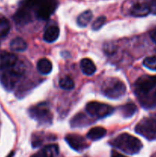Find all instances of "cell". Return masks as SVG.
<instances>
[{
  "instance_id": "9a60e30c",
  "label": "cell",
  "mask_w": 156,
  "mask_h": 157,
  "mask_svg": "<svg viewBox=\"0 0 156 157\" xmlns=\"http://www.w3.org/2000/svg\"><path fill=\"white\" fill-rule=\"evenodd\" d=\"M59 154V148L56 144L47 145L41 151L42 157H57Z\"/></svg>"
},
{
  "instance_id": "277c9868",
  "label": "cell",
  "mask_w": 156,
  "mask_h": 157,
  "mask_svg": "<svg viewBox=\"0 0 156 157\" xmlns=\"http://www.w3.org/2000/svg\"><path fill=\"white\" fill-rule=\"evenodd\" d=\"M113 147L129 155L139 153L142 148V144L138 138L124 133L116 136L110 143Z\"/></svg>"
},
{
  "instance_id": "ac0fdd59",
  "label": "cell",
  "mask_w": 156,
  "mask_h": 157,
  "mask_svg": "<svg viewBox=\"0 0 156 157\" xmlns=\"http://www.w3.org/2000/svg\"><path fill=\"white\" fill-rule=\"evenodd\" d=\"M137 110V107L134 104H127L125 105L122 106V107L119 108V110L121 112V114L125 118L131 117L132 115H134V113L136 112Z\"/></svg>"
},
{
  "instance_id": "7402d4cb",
  "label": "cell",
  "mask_w": 156,
  "mask_h": 157,
  "mask_svg": "<svg viewBox=\"0 0 156 157\" xmlns=\"http://www.w3.org/2000/svg\"><path fill=\"white\" fill-rule=\"evenodd\" d=\"M106 18L105 16H99L93 21V25H92V29L93 30H99L102 26L105 24Z\"/></svg>"
},
{
  "instance_id": "8992f818",
  "label": "cell",
  "mask_w": 156,
  "mask_h": 157,
  "mask_svg": "<svg viewBox=\"0 0 156 157\" xmlns=\"http://www.w3.org/2000/svg\"><path fill=\"white\" fill-rule=\"evenodd\" d=\"M29 115L32 119L42 125H49L53 121V114L47 103H40L28 110Z\"/></svg>"
},
{
  "instance_id": "5bb4252c",
  "label": "cell",
  "mask_w": 156,
  "mask_h": 157,
  "mask_svg": "<svg viewBox=\"0 0 156 157\" xmlns=\"http://www.w3.org/2000/svg\"><path fill=\"white\" fill-rule=\"evenodd\" d=\"M106 130L104 129L103 127H96L92 128L90 131L87 133V138L93 141L99 140L102 139V137L106 136Z\"/></svg>"
},
{
  "instance_id": "cb8c5ba5",
  "label": "cell",
  "mask_w": 156,
  "mask_h": 157,
  "mask_svg": "<svg viewBox=\"0 0 156 157\" xmlns=\"http://www.w3.org/2000/svg\"><path fill=\"white\" fill-rule=\"evenodd\" d=\"M151 38L153 40L154 42L156 43V29H154V30L151 32Z\"/></svg>"
},
{
  "instance_id": "6da1fadb",
  "label": "cell",
  "mask_w": 156,
  "mask_h": 157,
  "mask_svg": "<svg viewBox=\"0 0 156 157\" xmlns=\"http://www.w3.org/2000/svg\"><path fill=\"white\" fill-rule=\"evenodd\" d=\"M58 7L57 0H25L13 15L15 22L26 25L33 18L38 20H47Z\"/></svg>"
},
{
  "instance_id": "e0dca14e",
  "label": "cell",
  "mask_w": 156,
  "mask_h": 157,
  "mask_svg": "<svg viewBox=\"0 0 156 157\" xmlns=\"http://www.w3.org/2000/svg\"><path fill=\"white\" fill-rule=\"evenodd\" d=\"M93 18V12L90 10H87L81 13L77 18V23L80 27H86L90 23Z\"/></svg>"
},
{
  "instance_id": "d6986e66",
  "label": "cell",
  "mask_w": 156,
  "mask_h": 157,
  "mask_svg": "<svg viewBox=\"0 0 156 157\" xmlns=\"http://www.w3.org/2000/svg\"><path fill=\"white\" fill-rule=\"evenodd\" d=\"M10 31V23L4 16H0V38H5Z\"/></svg>"
},
{
  "instance_id": "ffe728a7",
  "label": "cell",
  "mask_w": 156,
  "mask_h": 157,
  "mask_svg": "<svg viewBox=\"0 0 156 157\" xmlns=\"http://www.w3.org/2000/svg\"><path fill=\"white\" fill-rule=\"evenodd\" d=\"M59 86L61 88L64 89V90H72L74 87V81L70 77L65 76L60 79Z\"/></svg>"
},
{
  "instance_id": "4fadbf2b",
  "label": "cell",
  "mask_w": 156,
  "mask_h": 157,
  "mask_svg": "<svg viewBox=\"0 0 156 157\" xmlns=\"http://www.w3.org/2000/svg\"><path fill=\"white\" fill-rule=\"evenodd\" d=\"M52 68L51 61L47 58H41L37 63V69L41 75H48L51 72Z\"/></svg>"
},
{
  "instance_id": "8fae6325",
  "label": "cell",
  "mask_w": 156,
  "mask_h": 157,
  "mask_svg": "<svg viewBox=\"0 0 156 157\" xmlns=\"http://www.w3.org/2000/svg\"><path fill=\"white\" fill-rule=\"evenodd\" d=\"M60 29L58 26L50 25L46 29L45 32L44 33V40L47 42L52 43L56 41L59 37Z\"/></svg>"
},
{
  "instance_id": "d4e9b609",
  "label": "cell",
  "mask_w": 156,
  "mask_h": 157,
  "mask_svg": "<svg viewBox=\"0 0 156 157\" xmlns=\"http://www.w3.org/2000/svg\"><path fill=\"white\" fill-rule=\"evenodd\" d=\"M112 157H125V156H122V155L119 154V153H116V152H115V153L113 152V155H112Z\"/></svg>"
},
{
  "instance_id": "30bf717a",
  "label": "cell",
  "mask_w": 156,
  "mask_h": 157,
  "mask_svg": "<svg viewBox=\"0 0 156 157\" xmlns=\"http://www.w3.org/2000/svg\"><path fill=\"white\" fill-rule=\"evenodd\" d=\"M130 12L131 15L135 17H144L150 13V10L148 3L137 2L133 5Z\"/></svg>"
},
{
  "instance_id": "44dd1931",
  "label": "cell",
  "mask_w": 156,
  "mask_h": 157,
  "mask_svg": "<svg viewBox=\"0 0 156 157\" xmlns=\"http://www.w3.org/2000/svg\"><path fill=\"white\" fill-rule=\"evenodd\" d=\"M144 66L152 71H156V56L147 57L143 61Z\"/></svg>"
},
{
  "instance_id": "603a6c76",
  "label": "cell",
  "mask_w": 156,
  "mask_h": 157,
  "mask_svg": "<svg viewBox=\"0 0 156 157\" xmlns=\"http://www.w3.org/2000/svg\"><path fill=\"white\" fill-rule=\"evenodd\" d=\"M150 13L156 15V0H151L149 3H148Z\"/></svg>"
},
{
  "instance_id": "52a82bcc",
  "label": "cell",
  "mask_w": 156,
  "mask_h": 157,
  "mask_svg": "<svg viewBox=\"0 0 156 157\" xmlns=\"http://www.w3.org/2000/svg\"><path fill=\"white\" fill-rule=\"evenodd\" d=\"M135 130L136 133L148 140H155L156 117H150L142 120L136 125Z\"/></svg>"
},
{
  "instance_id": "7c38bea8",
  "label": "cell",
  "mask_w": 156,
  "mask_h": 157,
  "mask_svg": "<svg viewBox=\"0 0 156 157\" xmlns=\"http://www.w3.org/2000/svg\"><path fill=\"white\" fill-rule=\"evenodd\" d=\"M80 68L83 73L87 76L93 75L96 71V65L90 58H84V59L81 60Z\"/></svg>"
},
{
  "instance_id": "5b68a950",
  "label": "cell",
  "mask_w": 156,
  "mask_h": 157,
  "mask_svg": "<svg viewBox=\"0 0 156 157\" xmlns=\"http://www.w3.org/2000/svg\"><path fill=\"white\" fill-rule=\"evenodd\" d=\"M101 90L104 96L110 99H119L126 93L125 84L116 78H107L102 83Z\"/></svg>"
},
{
  "instance_id": "3957f363",
  "label": "cell",
  "mask_w": 156,
  "mask_h": 157,
  "mask_svg": "<svg viewBox=\"0 0 156 157\" xmlns=\"http://www.w3.org/2000/svg\"><path fill=\"white\" fill-rule=\"evenodd\" d=\"M25 66L19 59L15 64L0 70V81L7 90H12L25 72Z\"/></svg>"
},
{
  "instance_id": "9c48e42d",
  "label": "cell",
  "mask_w": 156,
  "mask_h": 157,
  "mask_svg": "<svg viewBox=\"0 0 156 157\" xmlns=\"http://www.w3.org/2000/svg\"><path fill=\"white\" fill-rule=\"evenodd\" d=\"M65 140L72 149L76 150V151H83L88 147L87 141L80 135L68 134L66 136Z\"/></svg>"
},
{
  "instance_id": "ba28073f",
  "label": "cell",
  "mask_w": 156,
  "mask_h": 157,
  "mask_svg": "<svg viewBox=\"0 0 156 157\" xmlns=\"http://www.w3.org/2000/svg\"><path fill=\"white\" fill-rule=\"evenodd\" d=\"M86 111L93 117L102 119L114 112V108L106 104L99 102H90L86 105Z\"/></svg>"
},
{
  "instance_id": "7a4b0ae2",
  "label": "cell",
  "mask_w": 156,
  "mask_h": 157,
  "mask_svg": "<svg viewBox=\"0 0 156 157\" xmlns=\"http://www.w3.org/2000/svg\"><path fill=\"white\" fill-rule=\"evenodd\" d=\"M135 94L145 108L156 107V76H142L134 84Z\"/></svg>"
},
{
  "instance_id": "2e32d148",
  "label": "cell",
  "mask_w": 156,
  "mask_h": 157,
  "mask_svg": "<svg viewBox=\"0 0 156 157\" xmlns=\"http://www.w3.org/2000/svg\"><path fill=\"white\" fill-rule=\"evenodd\" d=\"M10 48L14 52H23L27 48V44L24 39L17 37L11 41Z\"/></svg>"
}]
</instances>
